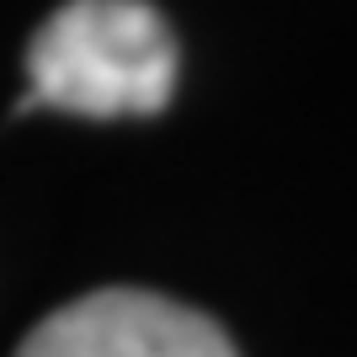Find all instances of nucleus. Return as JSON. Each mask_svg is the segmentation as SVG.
Listing matches in <instances>:
<instances>
[{
  "label": "nucleus",
  "mask_w": 357,
  "mask_h": 357,
  "mask_svg": "<svg viewBox=\"0 0 357 357\" xmlns=\"http://www.w3.org/2000/svg\"><path fill=\"white\" fill-rule=\"evenodd\" d=\"M176 38L149 0H70L27 43V102L75 118H155L176 91Z\"/></svg>",
  "instance_id": "1"
},
{
  "label": "nucleus",
  "mask_w": 357,
  "mask_h": 357,
  "mask_svg": "<svg viewBox=\"0 0 357 357\" xmlns=\"http://www.w3.org/2000/svg\"><path fill=\"white\" fill-rule=\"evenodd\" d=\"M16 357H240L219 320L149 288H96L32 331Z\"/></svg>",
  "instance_id": "2"
}]
</instances>
